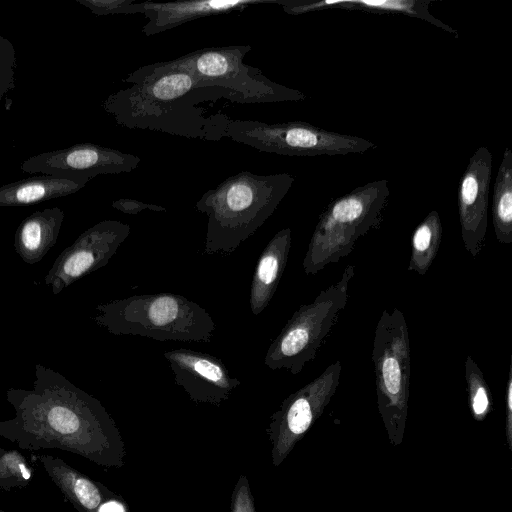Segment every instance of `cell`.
Wrapping results in <instances>:
<instances>
[{
	"label": "cell",
	"mask_w": 512,
	"mask_h": 512,
	"mask_svg": "<svg viewBox=\"0 0 512 512\" xmlns=\"http://www.w3.org/2000/svg\"><path fill=\"white\" fill-rule=\"evenodd\" d=\"M506 436L507 442L512 447V356L510 357L508 378L506 383Z\"/></svg>",
	"instance_id": "cell-29"
},
{
	"label": "cell",
	"mask_w": 512,
	"mask_h": 512,
	"mask_svg": "<svg viewBox=\"0 0 512 512\" xmlns=\"http://www.w3.org/2000/svg\"><path fill=\"white\" fill-rule=\"evenodd\" d=\"M442 232L439 213L435 210L429 212L413 231L408 271L420 276L426 274L440 248Z\"/></svg>",
	"instance_id": "cell-22"
},
{
	"label": "cell",
	"mask_w": 512,
	"mask_h": 512,
	"mask_svg": "<svg viewBox=\"0 0 512 512\" xmlns=\"http://www.w3.org/2000/svg\"><path fill=\"white\" fill-rule=\"evenodd\" d=\"M284 0H179L172 2H139L147 22L142 27L146 36L175 28L186 22L206 17L243 11L260 4H283Z\"/></svg>",
	"instance_id": "cell-15"
},
{
	"label": "cell",
	"mask_w": 512,
	"mask_h": 512,
	"mask_svg": "<svg viewBox=\"0 0 512 512\" xmlns=\"http://www.w3.org/2000/svg\"><path fill=\"white\" fill-rule=\"evenodd\" d=\"M164 357L175 384L195 403L220 406L241 384L230 376L222 360L211 354L177 348L164 352Z\"/></svg>",
	"instance_id": "cell-14"
},
{
	"label": "cell",
	"mask_w": 512,
	"mask_h": 512,
	"mask_svg": "<svg viewBox=\"0 0 512 512\" xmlns=\"http://www.w3.org/2000/svg\"><path fill=\"white\" fill-rule=\"evenodd\" d=\"M226 137L261 152L286 156L363 154L377 147L365 138L328 131L303 121L269 124L229 118Z\"/></svg>",
	"instance_id": "cell-9"
},
{
	"label": "cell",
	"mask_w": 512,
	"mask_h": 512,
	"mask_svg": "<svg viewBox=\"0 0 512 512\" xmlns=\"http://www.w3.org/2000/svg\"><path fill=\"white\" fill-rule=\"evenodd\" d=\"M140 162V157L131 153L93 143H80L34 155L20 168L27 173L90 180L101 174L131 172Z\"/></svg>",
	"instance_id": "cell-12"
},
{
	"label": "cell",
	"mask_w": 512,
	"mask_h": 512,
	"mask_svg": "<svg viewBox=\"0 0 512 512\" xmlns=\"http://www.w3.org/2000/svg\"><path fill=\"white\" fill-rule=\"evenodd\" d=\"M94 322L113 335L156 341L210 343L216 324L198 303L180 294L133 295L96 306Z\"/></svg>",
	"instance_id": "cell-4"
},
{
	"label": "cell",
	"mask_w": 512,
	"mask_h": 512,
	"mask_svg": "<svg viewBox=\"0 0 512 512\" xmlns=\"http://www.w3.org/2000/svg\"><path fill=\"white\" fill-rule=\"evenodd\" d=\"M88 179L41 174L0 186V208L32 205L78 192Z\"/></svg>",
	"instance_id": "cell-20"
},
{
	"label": "cell",
	"mask_w": 512,
	"mask_h": 512,
	"mask_svg": "<svg viewBox=\"0 0 512 512\" xmlns=\"http://www.w3.org/2000/svg\"><path fill=\"white\" fill-rule=\"evenodd\" d=\"M354 274L355 265H347L337 282L293 313L269 345L264 358L266 367L297 375L316 358L347 304L348 287Z\"/></svg>",
	"instance_id": "cell-6"
},
{
	"label": "cell",
	"mask_w": 512,
	"mask_h": 512,
	"mask_svg": "<svg viewBox=\"0 0 512 512\" xmlns=\"http://www.w3.org/2000/svg\"><path fill=\"white\" fill-rule=\"evenodd\" d=\"M230 512H256L254 498L245 474H241L231 495Z\"/></svg>",
	"instance_id": "cell-27"
},
{
	"label": "cell",
	"mask_w": 512,
	"mask_h": 512,
	"mask_svg": "<svg viewBox=\"0 0 512 512\" xmlns=\"http://www.w3.org/2000/svg\"><path fill=\"white\" fill-rule=\"evenodd\" d=\"M464 374L470 413L474 420L481 422L492 411L491 390L483 372L470 355L466 357L464 362Z\"/></svg>",
	"instance_id": "cell-23"
},
{
	"label": "cell",
	"mask_w": 512,
	"mask_h": 512,
	"mask_svg": "<svg viewBox=\"0 0 512 512\" xmlns=\"http://www.w3.org/2000/svg\"><path fill=\"white\" fill-rule=\"evenodd\" d=\"M33 476L34 470L22 453L0 448V490L24 488Z\"/></svg>",
	"instance_id": "cell-24"
},
{
	"label": "cell",
	"mask_w": 512,
	"mask_h": 512,
	"mask_svg": "<svg viewBox=\"0 0 512 512\" xmlns=\"http://www.w3.org/2000/svg\"><path fill=\"white\" fill-rule=\"evenodd\" d=\"M111 206L125 214L135 215L144 210H150L153 212H165L166 208L160 205L145 203L136 199L121 198L114 200Z\"/></svg>",
	"instance_id": "cell-28"
},
{
	"label": "cell",
	"mask_w": 512,
	"mask_h": 512,
	"mask_svg": "<svg viewBox=\"0 0 512 512\" xmlns=\"http://www.w3.org/2000/svg\"><path fill=\"white\" fill-rule=\"evenodd\" d=\"M294 181L288 173L242 171L206 191L195 204L208 219L203 253L232 254L275 212Z\"/></svg>",
	"instance_id": "cell-3"
},
{
	"label": "cell",
	"mask_w": 512,
	"mask_h": 512,
	"mask_svg": "<svg viewBox=\"0 0 512 512\" xmlns=\"http://www.w3.org/2000/svg\"><path fill=\"white\" fill-rule=\"evenodd\" d=\"M492 222L497 241L512 243V150L506 147L497 172L492 197Z\"/></svg>",
	"instance_id": "cell-21"
},
{
	"label": "cell",
	"mask_w": 512,
	"mask_h": 512,
	"mask_svg": "<svg viewBox=\"0 0 512 512\" xmlns=\"http://www.w3.org/2000/svg\"><path fill=\"white\" fill-rule=\"evenodd\" d=\"M291 242V229L283 228L262 251L250 289V309L254 316H258L272 300L288 261Z\"/></svg>",
	"instance_id": "cell-17"
},
{
	"label": "cell",
	"mask_w": 512,
	"mask_h": 512,
	"mask_svg": "<svg viewBox=\"0 0 512 512\" xmlns=\"http://www.w3.org/2000/svg\"><path fill=\"white\" fill-rule=\"evenodd\" d=\"M123 81L131 86L102 102V108L117 124L208 141L226 137L229 117L206 115L200 104L220 98L230 101V95L216 87L200 86L178 58L143 65Z\"/></svg>",
	"instance_id": "cell-2"
},
{
	"label": "cell",
	"mask_w": 512,
	"mask_h": 512,
	"mask_svg": "<svg viewBox=\"0 0 512 512\" xmlns=\"http://www.w3.org/2000/svg\"><path fill=\"white\" fill-rule=\"evenodd\" d=\"M48 477L77 512H96L106 499L108 488L90 479L57 456L38 457Z\"/></svg>",
	"instance_id": "cell-18"
},
{
	"label": "cell",
	"mask_w": 512,
	"mask_h": 512,
	"mask_svg": "<svg viewBox=\"0 0 512 512\" xmlns=\"http://www.w3.org/2000/svg\"><path fill=\"white\" fill-rule=\"evenodd\" d=\"M251 50L250 45L209 47L178 59L191 70L200 86L222 89L234 103L262 104L306 98L301 91L276 83L260 69L246 64L244 57Z\"/></svg>",
	"instance_id": "cell-8"
},
{
	"label": "cell",
	"mask_w": 512,
	"mask_h": 512,
	"mask_svg": "<svg viewBox=\"0 0 512 512\" xmlns=\"http://www.w3.org/2000/svg\"><path fill=\"white\" fill-rule=\"evenodd\" d=\"M97 16L141 13L135 0H75Z\"/></svg>",
	"instance_id": "cell-26"
},
{
	"label": "cell",
	"mask_w": 512,
	"mask_h": 512,
	"mask_svg": "<svg viewBox=\"0 0 512 512\" xmlns=\"http://www.w3.org/2000/svg\"><path fill=\"white\" fill-rule=\"evenodd\" d=\"M377 407L393 445L401 444L408 416L411 353L406 319L398 308L383 310L372 350Z\"/></svg>",
	"instance_id": "cell-7"
},
{
	"label": "cell",
	"mask_w": 512,
	"mask_h": 512,
	"mask_svg": "<svg viewBox=\"0 0 512 512\" xmlns=\"http://www.w3.org/2000/svg\"><path fill=\"white\" fill-rule=\"evenodd\" d=\"M96 512H129L126 503L108 489L106 499Z\"/></svg>",
	"instance_id": "cell-30"
},
{
	"label": "cell",
	"mask_w": 512,
	"mask_h": 512,
	"mask_svg": "<svg viewBox=\"0 0 512 512\" xmlns=\"http://www.w3.org/2000/svg\"><path fill=\"white\" fill-rule=\"evenodd\" d=\"M491 176L492 154L487 147L481 146L469 158L457 192L463 245L474 258L485 243Z\"/></svg>",
	"instance_id": "cell-13"
},
{
	"label": "cell",
	"mask_w": 512,
	"mask_h": 512,
	"mask_svg": "<svg viewBox=\"0 0 512 512\" xmlns=\"http://www.w3.org/2000/svg\"><path fill=\"white\" fill-rule=\"evenodd\" d=\"M0 512H5L4 510L0 509Z\"/></svg>",
	"instance_id": "cell-31"
},
{
	"label": "cell",
	"mask_w": 512,
	"mask_h": 512,
	"mask_svg": "<svg viewBox=\"0 0 512 512\" xmlns=\"http://www.w3.org/2000/svg\"><path fill=\"white\" fill-rule=\"evenodd\" d=\"M130 232V225L118 220L96 223L60 253L45 276V284L57 295L80 278L104 267Z\"/></svg>",
	"instance_id": "cell-11"
},
{
	"label": "cell",
	"mask_w": 512,
	"mask_h": 512,
	"mask_svg": "<svg viewBox=\"0 0 512 512\" xmlns=\"http://www.w3.org/2000/svg\"><path fill=\"white\" fill-rule=\"evenodd\" d=\"M16 51L0 34V99L15 87Z\"/></svg>",
	"instance_id": "cell-25"
},
{
	"label": "cell",
	"mask_w": 512,
	"mask_h": 512,
	"mask_svg": "<svg viewBox=\"0 0 512 512\" xmlns=\"http://www.w3.org/2000/svg\"><path fill=\"white\" fill-rule=\"evenodd\" d=\"M59 207L45 208L27 216L19 224L14 237V248L27 264L40 262L56 244L64 221Z\"/></svg>",
	"instance_id": "cell-19"
},
{
	"label": "cell",
	"mask_w": 512,
	"mask_h": 512,
	"mask_svg": "<svg viewBox=\"0 0 512 512\" xmlns=\"http://www.w3.org/2000/svg\"><path fill=\"white\" fill-rule=\"evenodd\" d=\"M434 0H286L283 10L293 16L338 8L376 14H395L418 18L459 38L458 31L434 17L429 5Z\"/></svg>",
	"instance_id": "cell-16"
},
{
	"label": "cell",
	"mask_w": 512,
	"mask_h": 512,
	"mask_svg": "<svg viewBox=\"0 0 512 512\" xmlns=\"http://www.w3.org/2000/svg\"><path fill=\"white\" fill-rule=\"evenodd\" d=\"M390 190L385 179L368 182L334 199L320 214L303 259L306 275L349 255L357 240L383 218Z\"/></svg>",
	"instance_id": "cell-5"
},
{
	"label": "cell",
	"mask_w": 512,
	"mask_h": 512,
	"mask_svg": "<svg viewBox=\"0 0 512 512\" xmlns=\"http://www.w3.org/2000/svg\"><path fill=\"white\" fill-rule=\"evenodd\" d=\"M6 399L14 416L0 421V437L18 448L62 450L107 468L125 464V443L112 416L59 372L36 364L32 388H9Z\"/></svg>",
	"instance_id": "cell-1"
},
{
	"label": "cell",
	"mask_w": 512,
	"mask_h": 512,
	"mask_svg": "<svg viewBox=\"0 0 512 512\" xmlns=\"http://www.w3.org/2000/svg\"><path fill=\"white\" fill-rule=\"evenodd\" d=\"M340 360L330 364L318 377L290 394L270 417L266 434L271 443L275 467L287 458L335 395L340 383Z\"/></svg>",
	"instance_id": "cell-10"
}]
</instances>
